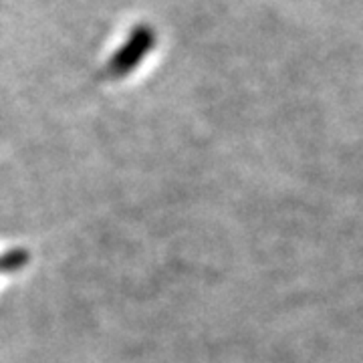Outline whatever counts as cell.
<instances>
[{
    "instance_id": "1",
    "label": "cell",
    "mask_w": 363,
    "mask_h": 363,
    "mask_svg": "<svg viewBox=\"0 0 363 363\" xmlns=\"http://www.w3.org/2000/svg\"><path fill=\"white\" fill-rule=\"evenodd\" d=\"M156 45V33L150 25H138L130 33L128 40L119 47V51L109 59L107 73L111 77H125Z\"/></svg>"
},
{
    "instance_id": "2",
    "label": "cell",
    "mask_w": 363,
    "mask_h": 363,
    "mask_svg": "<svg viewBox=\"0 0 363 363\" xmlns=\"http://www.w3.org/2000/svg\"><path fill=\"white\" fill-rule=\"evenodd\" d=\"M28 252L25 248H13L0 255V272H14L21 271L28 262Z\"/></svg>"
}]
</instances>
